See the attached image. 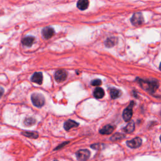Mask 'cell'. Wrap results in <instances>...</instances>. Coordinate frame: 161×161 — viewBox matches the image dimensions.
I'll list each match as a JSON object with an SVG mask.
<instances>
[{
	"mask_svg": "<svg viewBox=\"0 0 161 161\" xmlns=\"http://www.w3.org/2000/svg\"><path fill=\"white\" fill-rule=\"evenodd\" d=\"M54 161H58V160H54Z\"/></svg>",
	"mask_w": 161,
	"mask_h": 161,
	"instance_id": "obj_25",
	"label": "cell"
},
{
	"mask_svg": "<svg viewBox=\"0 0 161 161\" xmlns=\"http://www.w3.org/2000/svg\"><path fill=\"white\" fill-rule=\"evenodd\" d=\"M35 123H36V120H35L34 118H32V117L27 118V119L24 121L25 125H26V126H28V127L32 126V125L35 124Z\"/></svg>",
	"mask_w": 161,
	"mask_h": 161,
	"instance_id": "obj_18",
	"label": "cell"
},
{
	"mask_svg": "<svg viewBox=\"0 0 161 161\" xmlns=\"http://www.w3.org/2000/svg\"><path fill=\"white\" fill-rule=\"evenodd\" d=\"M55 34L54 30L51 27H45L42 30V35L46 39L52 38Z\"/></svg>",
	"mask_w": 161,
	"mask_h": 161,
	"instance_id": "obj_8",
	"label": "cell"
},
{
	"mask_svg": "<svg viewBox=\"0 0 161 161\" xmlns=\"http://www.w3.org/2000/svg\"><path fill=\"white\" fill-rule=\"evenodd\" d=\"M144 19L141 13H136L131 18V22L134 26L138 27L144 23Z\"/></svg>",
	"mask_w": 161,
	"mask_h": 161,
	"instance_id": "obj_3",
	"label": "cell"
},
{
	"mask_svg": "<svg viewBox=\"0 0 161 161\" xmlns=\"http://www.w3.org/2000/svg\"><path fill=\"white\" fill-rule=\"evenodd\" d=\"M114 128H115V127L113 126V125H107L99 130V133L103 135H109L112 133Z\"/></svg>",
	"mask_w": 161,
	"mask_h": 161,
	"instance_id": "obj_9",
	"label": "cell"
},
{
	"mask_svg": "<svg viewBox=\"0 0 161 161\" xmlns=\"http://www.w3.org/2000/svg\"><path fill=\"white\" fill-rule=\"evenodd\" d=\"M101 84H102L101 81L100 79H97L92 80L91 83V84L92 86H100Z\"/></svg>",
	"mask_w": 161,
	"mask_h": 161,
	"instance_id": "obj_20",
	"label": "cell"
},
{
	"mask_svg": "<svg viewBox=\"0 0 161 161\" xmlns=\"http://www.w3.org/2000/svg\"><path fill=\"white\" fill-rule=\"evenodd\" d=\"M160 141H161V136H160Z\"/></svg>",
	"mask_w": 161,
	"mask_h": 161,
	"instance_id": "obj_24",
	"label": "cell"
},
{
	"mask_svg": "<svg viewBox=\"0 0 161 161\" xmlns=\"http://www.w3.org/2000/svg\"><path fill=\"white\" fill-rule=\"evenodd\" d=\"M142 139L140 137H135L131 140L127 142V145L128 147L132 149L138 148L142 145Z\"/></svg>",
	"mask_w": 161,
	"mask_h": 161,
	"instance_id": "obj_6",
	"label": "cell"
},
{
	"mask_svg": "<svg viewBox=\"0 0 161 161\" xmlns=\"http://www.w3.org/2000/svg\"><path fill=\"white\" fill-rule=\"evenodd\" d=\"M32 81L38 84H42L43 81V75L42 73H35L31 78Z\"/></svg>",
	"mask_w": 161,
	"mask_h": 161,
	"instance_id": "obj_10",
	"label": "cell"
},
{
	"mask_svg": "<svg viewBox=\"0 0 161 161\" xmlns=\"http://www.w3.org/2000/svg\"><path fill=\"white\" fill-rule=\"evenodd\" d=\"M135 130V123L134 121H130V122L128 123L126 127L123 128V131L126 132V133L130 134L133 132Z\"/></svg>",
	"mask_w": 161,
	"mask_h": 161,
	"instance_id": "obj_16",
	"label": "cell"
},
{
	"mask_svg": "<svg viewBox=\"0 0 161 161\" xmlns=\"http://www.w3.org/2000/svg\"><path fill=\"white\" fill-rule=\"evenodd\" d=\"M134 106V102L132 101L126 109H125L123 113V118L125 121H129L133 114V107Z\"/></svg>",
	"mask_w": 161,
	"mask_h": 161,
	"instance_id": "obj_4",
	"label": "cell"
},
{
	"mask_svg": "<svg viewBox=\"0 0 161 161\" xmlns=\"http://www.w3.org/2000/svg\"><path fill=\"white\" fill-rule=\"evenodd\" d=\"M159 69H160V70L161 71V63H160V67H159Z\"/></svg>",
	"mask_w": 161,
	"mask_h": 161,
	"instance_id": "obj_23",
	"label": "cell"
},
{
	"mask_svg": "<svg viewBox=\"0 0 161 161\" xmlns=\"http://www.w3.org/2000/svg\"><path fill=\"white\" fill-rule=\"evenodd\" d=\"M116 42V39L114 37H110L108 38L105 42V45L106 47H112L115 45Z\"/></svg>",
	"mask_w": 161,
	"mask_h": 161,
	"instance_id": "obj_19",
	"label": "cell"
},
{
	"mask_svg": "<svg viewBox=\"0 0 161 161\" xmlns=\"http://www.w3.org/2000/svg\"><path fill=\"white\" fill-rule=\"evenodd\" d=\"M67 77V74L66 71L59 70L57 71L55 73V79L58 83H62L65 81Z\"/></svg>",
	"mask_w": 161,
	"mask_h": 161,
	"instance_id": "obj_7",
	"label": "cell"
},
{
	"mask_svg": "<svg viewBox=\"0 0 161 161\" xmlns=\"http://www.w3.org/2000/svg\"><path fill=\"white\" fill-rule=\"evenodd\" d=\"M34 40L35 38L34 37H26L22 39V44L27 47H31L32 45L34 44Z\"/></svg>",
	"mask_w": 161,
	"mask_h": 161,
	"instance_id": "obj_12",
	"label": "cell"
},
{
	"mask_svg": "<svg viewBox=\"0 0 161 161\" xmlns=\"http://www.w3.org/2000/svg\"><path fill=\"white\" fill-rule=\"evenodd\" d=\"M89 6V1L87 0H81L77 3V7L81 10H85Z\"/></svg>",
	"mask_w": 161,
	"mask_h": 161,
	"instance_id": "obj_15",
	"label": "cell"
},
{
	"mask_svg": "<svg viewBox=\"0 0 161 161\" xmlns=\"http://www.w3.org/2000/svg\"><path fill=\"white\" fill-rule=\"evenodd\" d=\"M94 96L97 99H101L104 97L105 96V91L101 88H97L95 89L93 92Z\"/></svg>",
	"mask_w": 161,
	"mask_h": 161,
	"instance_id": "obj_13",
	"label": "cell"
},
{
	"mask_svg": "<svg viewBox=\"0 0 161 161\" xmlns=\"http://www.w3.org/2000/svg\"><path fill=\"white\" fill-rule=\"evenodd\" d=\"M118 135H119V134L114 135L111 139H112V140H119V139H121V136H124V135H120L119 137Z\"/></svg>",
	"mask_w": 161,
	"mask_h": 161,
	"instance_id": "obj_21",
	"label": "cell"
},
{
	"mask_svg": "<svg viewBox=\"0 0 161 161\" xmlns=\"http://www.w3.org/2000/svg\"><path fill=\"white\" fill-rule=\"evenodd\" d=\"M3 93H4V89H3L1 87H0V98L2 97Z\"/></svg>",
	"mask_w": 161,
	"mask_h": 161,
	"instance_id": "obj_22",
	"label": "cell"
},
{
	"mask_svg": "<svg viewBox=\"0 0 161 161\" xmlns=\"http://www.w3.org/2000/svg\"><path fill=\"white\" fill-rule=\"evenodd\" d=\"M79 126V123L76 122L75 121L73 120H67V121H66L65 123H64V128H65V130L68 131L70 129H71L72 128L74 127H77Z\"/></svg>",
	"mask_w": 161,
	"mask_h": 161,
	"instance_id": "obj_11",
	"label": "cell"
},
{
	"mask_svg": "<svg viewBox=\"0 0 161 161\" xmlns=\"http://www.w3.org/2000/svg\"><path fill=\"white\" fill-rule=\"evenodd\" d=\"M23 135L27 137L31 138H37L38 137V134L37 132H23L21 133Z\"/></svg>",
	"mask_w": 161,
	"mask_h": 161,
	"instance_id": "obj_17",
	"label": "cell"
},
{
	"mask_svg": "<svg viewBox=\"0 0 161 161\" xmlns=\"http://www.w3.org/2000/svg\"><path fill=\"white\" fill-rule=\"evenodd\" d=\"M31 99L34 105L37 107H42L45 104V98L42 94L34 93L32 95Z\"/></svg>",
	"mask_w": 161,
	"mask_h": 161,
	"instance_id": "obj_2",
	"label": "cell"
},
{
	"mask_svg": "<svg viewBox=\"0 0 161 161\" xmlns=\"http://www.w3.org/2000/svg\"><path fill=\"white\" fill-rule=\"evenodd\" d=\"M77 159L80 161H85L90 157V152L88 149L80 150L76 153Z\"/></svg>",
	"mask_w": 161,
	"mask_h": 161,
	"instance_id": "obj_5",
	"label": "cell"
},
{
	"mask_svg": "<svg viewBox=\"0 0 161 161\" xmlns=\"http://www.w3.org/2000/svg\"><path fill=\"white\" fill-rule=\"evenodd\" d=\"M110 94L111 96V98L112 99H116L121 96V91L119 90V89H117L115 88H112L110 90Z\"/></svg>",
	"mask_w": 161,
	"mask_h": 161,
	"instance_id": "obj_14",
	"label": "cell"
},
{
	"mask_svg": "<svg viewBox=\"0 0 161 161\" xmlns=\"http://www.w3.org/2000/svg\"><path fill=\"white\" fill-rule=\"evenodd\" d=\"M140 83L143 88L151 92L156 91L159 88V83L157 80H140Z\"/></svg>",
	"mask_w": 161,
	"mask_h": 161,
	"instance_id": "obj_1",
	"label": "cell"
}]
</instances>
